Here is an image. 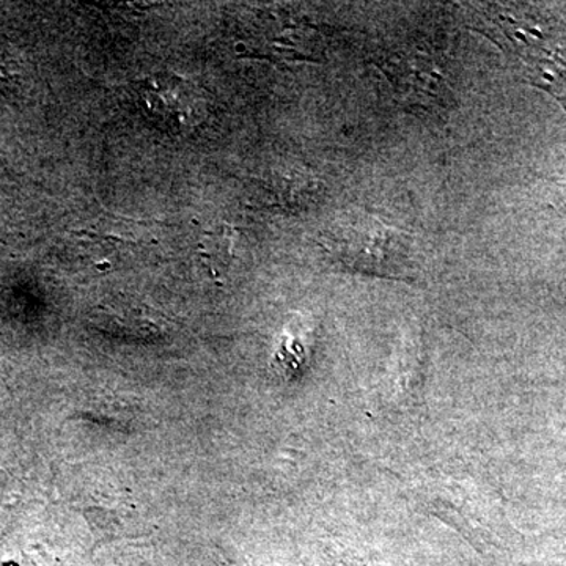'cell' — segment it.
<instances>
[{
  "label": "cell",
  "instance_id": "1",
  "mask_svg": "<svg viewBox=\"0 0 566 566\" xmlns=\"http://www.w3.org/2000/svg\"><path fill=\"white\" fill-rule=\"evenodd\" d=\"M324 248L346 270L385 279H409L412 238L368 214H352L326 234Z\"/></svg>",
  "mask_w": 566,
  "mask_h": 566
},
{
  "label": "cell",
  "instance_id": "2",
  "mask_svg": "<svg viewBox=\"0 0 566 566\" xmlns=\"http://www.w3.org/2000/svg\"><path fill=\"white\" fill-rule=\"evenodd\" d=\"M233 244L234 232L229 226L216 227L203 234L199 244V253L212 274L226 273L232 262Z\"/></svg>",
  "mask_w": 566,
  "mask_h": 566
}]
</instances>
